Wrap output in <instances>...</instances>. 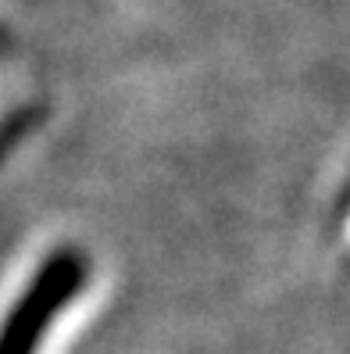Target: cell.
<instances>
[{
    "instance_id": "cell-1",
    "label": "cell",
    "mask_w": 350,
    "mask_h": 354,
    "mask_svg": "<svg viewBox=\"0 0 350 354\" xmlns=\"http://www.w3.org/2000/svg\"><path fill=\"white\" fill-rule=\"evenodd\" d=\"M86 286V258L75 247H61L22 290V297L0 322V354H36L47 329Z\"/></svg>"
}]
</instances>
